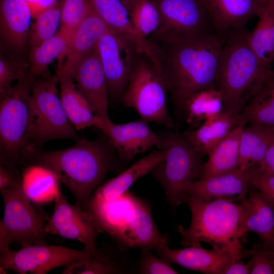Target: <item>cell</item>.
<instances>
[{
    "label": "cell",
    "mask_w": 274,
    "mask_h": 274,
    "mask_svg": "<svg viewBox=\"0 0 274 274\" xmlns=\"http://www.w3.org/2000/svg\"><path fill=\"white\" fill-rule=\"evenodd\" d=\"M236 125L235 116L224 111L182 134L197 153L208 155Z\"/></svg>",
    "instance_id": "cell-28"
},
{
    "label": "cell",
    "mask_w": 274,
    "mask_h": 274,
    "mask_svg": "<svg viewBox=\"0 0 274 274\" xmlns=\"http://www.w3.org/2000/svg\"><path fill=\"white\" fill-rule=\"evenodd\" d=\"M267 82L274 86V61L269 79Z\"/></svg>",
    "instance_id": "cell-48"
},
{
    "label": "cell",
    "mask_w": 274,
    "mask_h": 274,
    "mask_svg": "<svg viewBox=\"0 0 274 274\" xmlns=\"http://www.w3.org/2000/svg\"><path fill=\"white\" fill-rule=\"evenodd\" d=\"M245 28L234 29L225 41L217 74L223 111L235 116L254 94L268 81L264 69L247 40Z\"/></svg>",
    "instance_id": "cell-5"
},
{
    "label": "cell",
    "mask_w": 274,
    "mask_h": 274,
    "mask_svg": "<svg viewBox=\"0 0 274 274\" xmlns=\"http://www.w3.org/2000/svg\"><path fill=\"white\" fill-rule=\"evenodd\" d=\"M253 247L250 274H274L273 251L263 243L255 244Z\"/></svg>",
    "instance_id": "cell-39"
},
{
    "label": "cell",
    "mask_w": 274,
    "mask_h": 274,
    "mask_svg": "<svg viewBox=\"0 0 274 274\" xmlns=\"http://www.w3.org/2000/svg\"><path fill=\"white\" fill-rule=\"evenodd\" d=\"M257 16L256 27L247 31V42L261 66L271 71L274 61V4L261 7Z\"/></svg>",
    "instance_id": "cell-30"
},
{
    "label": "cell",
    "mask_w": 274,
    "mask_h": 274,
    "mask_svg": "<svg viewBox=\"0 0 274 274\" xmlns=\"http://www.w3.org/2000/svg\"><path fill=\"white\" fill-rule=\"evenodd\" d=\"M149 248L141 249L135 271L145 274H177L179 272L171 265V262L161 257H158Z\"/></svg>",
    "instance_id": "cell-38"
},
{
    "label": "cell",
    "mask_w": 274,
    "mask_h": 274,
    "mask_svg": "<svg viewBox=\"0 0 274 274\" xmlns=\"http://www.w3.org/2000/svg\"><path fill=\"white\" fill-rule=\"evenodd\" d=\"M273 253H274V251H273Z\"/></svg>",
    "instance_id": "cell-50"
},
{
    "label": "cell",
    "mask_w": 274,
    "mask_h": 274,
    "mask_svg": "<svg viewBox=\"0 0 274 274\" xmlns=\"http://www.w3.org/2000/svg\"><path fill=\"white\" fill-rule=\"evenodd\" d=\"M155 250L171 263L206 274H223L231 263L242 259L225 250L206 249L200 244L176 250L166 246Z\"/></svg>",
    "instance_id": "cell-18"
},
{
    "label": "cell",
    "mask_w": 274,
    "mask_h": 274,
    "mask_svg": "<svg viewBox=\"0 0 274 274\" xmlns=\"http://www.w3.org/2000/svg\"><path fill=\"white\" fill-rule=\"evenodd\" d=\"M182 203L188 206L192 215L189 227L180 225L176 228L183 247L203 242L241 259L253 254L254 250L245 251L241 244L247 231L244 210L239 203L225 198L202 200L188 195L183 196Z\"/></svg>",
    "instance_id": "cell-3"
},
{
    "label": "cell",
    "mask_w": 274,
    "mask_h": 274,
    "mask_svg": "<svg viewBox=\"0 0 274 274\" xmlns=\"http://www.w3.org/2000/svg\"><path fill=\"white\" fill-rule=\"evenodd\" d=\"M89 1L94 11L113 30L129 39L138 52L149 53V41L141 37L135 29L129 11L121 0Z\"/></svg>",
    "instance_id": "cell-26"
},
{
    "label": "cell",
    "mask_w": 274,
    "mask_h": 274,
    "mask_svg": "<svg viewBox=\"0 0 274 274\" xmlns=\"http://www.w3.org/2000/svg\"><path fill=\"white\" fill-rule=\"evenodd\" d=\"M32 11L27 0H1L0 32L10 48L21 51L28 42Z\"/></svg>",
    "instance_id": "cell-23"
},
{
    "label": "cell",
    "mask_w": 274,
    "mask_h": 274,
    "mask_svg": "<svg viewBox=\"0 0 274 274\" xmlns=\"http://www.w3.org/2000/svg\"><path fill=\"white\" fill-rule=\"evenodd\" d=\"M62 4L55 5L40 12L30 26L28 43L32 49L57 33L61 22Z\"/></svg>",
    "instance_id": "cell-36"
},
{
    "label": "cell",
    "mask_w": 274,
    "mask_h": 274,
    "mask_svg": "<svg viewBox=\"0 0 274 274\" xmlns=\"http://www.w3.org/2000/svg\"><path fill=\"white\" fill-rule=\"evenodd\" d=\"M30 75L24 67L15 61L0 59V93L8 89L15 80L25 79Z\"/></svg>",
    "instance_id": "cell-40"
},
{
    "label": "cell",
    "mask_w": 274,
    "mask_h": 274,
    "mask_svg": "<svg viewBox=\"0 0 274 274\" xmlns=\"http://www.w3.org/2000/svg\"><path fill=\"white\" fill-rule=\"evenodd\" d=\"M90 252L46 243L30 245L1 252L0 267L20 274H45Z\"/></svg>",
    "instance_id": "cell-11"
},
{
    "label": "cell",
    "mask_w": 274,
    "mask_h": 274,
    "mask_svg": "<svg viewBox=\"0 0 274 274\" xmlns=\"http://www.w3.org/2000/svg\"><path fill=\"white\" fill-rule=\"evenodd\" d=\"M120 162L107 138L81 139L65 149H41L28 163H38L51 170L73 194L75 204L86 210L95 189L108 174L119 167Z\"/></svg>",
    "instance_id": "cell-2"
},
{
    "label": "cell",
    "mask_w": 274,
    "mask_h": 274,
    "mask_svg": "<svg viewBox=\"0 0 274 274\" xmlns=\"http://www.w3.org/2000/svg\"><path fill=\"white\" fill-rule=\"evenodd\" d=\"M228 33L204 31L182 37L153 35L150 59L181 112L187 98L201 90L217 88V74Z\"/></svg>",
    "instance_id": "cell-1"
},
{
    "label": "cell",
    "mask_w": 274,
    "mask_h": 274,
    "mask_svg": "<svg viewBox=\"0 0 274 274\" xmlns=\"http://www.w3.org/2000/svg\"><path fill=\"white\" fill-rule=\"evenodd\" d=\"M256 1L261 8L268 4H274V0H256Z\"/></svg>",
    "instance_id": "cell-47"
},
{
    "label": "cell",
    "mask_w": 274,
    "mask_h": 274,
    "mask_svg": "<svg viewBox=\"0 0 274 274\" xmlns=\"http://www.w3.org/2000/svg\"><path fill=\"white\" fill-rule=\"evenodd\" d=\"M111 30L91 6L86 16L73 32L63 63L58 66L57 70L72 76L80 61Z\"/></svg>",
    "instance_id": "cell-20"
},
{
    "label": "cell",
    "mask_w": 274,
    "mask_h": 274,
    "mask_svg": "<svg viewBox=\"0 0 274 274\" xmlns=\"http://www.w3.org/2000/svg\"><path fill=\"white\" fill-rule=\"evenodd\" d=\"M152 1L161 18L159 29L153 35L182 37L208 31L211 23L200 0Z\"/></svg>",
    "instance_id": "cell-14"
},
{
    "label": "cell",
    "mask_w": 274,
    "mask_h": 274,
    "mask_svg": "<svg viewBox=\"0 0 274 274\" xmlns=\"http://www.w3.org/2000/svg\"><path fill=\"white\" fill-rule=\"evenodd\" d=\"M31 8L32 16L36 17L43 10L55 5V0H27Z\"/></svg>",
    "instance_id": "cell-45"
},
{
    "label": "cell",
    "mask_w": 274,
    "mask_h": 274,
    "mask_svg": "<svg viewBox=\"0 0 274 274\" xmlns=\"http://www.w3.org/2000/svg\"><path fill=\"white\" fill-rule=\"evenodd\" d=\"M211 25L218 33H228L245 28L250 19L257 14L261 7L256 0H200Z\"/></svg>",
    "instance_id": "cell-21"
},
{
    "label": "cell",
    "mask_w": 274,
    "mask_h": 274,
    "mask_svg": "<svg viewBox=\"0 0 274 274\" xmlns=\"http://www.w3.org/2000/svg\"><path fill=\"white\" fill-rule=\"evenodd\" d=\"M30 85L32 125L30 139L38 151L50 140L65 139L77 142L82 138L69 120L57 88V74L47 71Z\"/></svg>",
    "instance_id": "cell-7"
},
{
    "label": "cell",
    "mask_w": 274,
    "mask_h": 274,
    "mask_svg": "<svg viewBox=\"0 0 274 274\" xmlns=\"http://www.w3.org/2000/svg\"><path fill=\"white\" fill-rule=\"evenodd\" d=\"M22 188L29 199L38 205L54 201L60 189V181L51 170L41 164L30 163L21 169Z\"/></svg>",
    "instance_id": "cell-27"
},
{
    "label": "cell",
    "mask_w": 274,
    "mask_h": 274,
    "mask_svg": "<svg viewBox=\"0 0 274 274\" xmlns=\"http://www.w3.org/2000/svg\"><path fill=\"white\" fill-rule=\"evenodd\" d=\"M60 87V97L66 114L75 128L80 130L93 126L102 130L108 123L93 111L78 90L73 77L57 70Z\"/></svg>",
    "instance_id": "cell-24"
},
{
    "label": "cell",
    "mask_w": 274,
    "mask_h": 274,
    "mask_svg": "<svg viewBox=\"0 0 274 274\" xmlns=\"http://www.w3.org/2000/svg\"><path fill=\"white\" fill-rule=\"evenodd\" d=\"M72 36V33L60 28L53 37L31 49L29 72L32 78L40 77L55 59H58V66L63 64Z\"/></svg>",
    "instance_id": "cell-33"
},
{
    "label": "cell",
    "mask_w": 274,
    "mask_h": 274,
    "mask_svg": "<svg viewBox=\"0 0 274 274\" xmlns=\"http://www.w3.org/2000/svg\"><path fill=\"white\" fill-rule=\"evenodd\" d=\"M165 154L164 150L154 151L134 163L115 177L99 185L92 195L87 207L111 201L119 197L128 190L136 180L150 173L163 158Z\"/></svg>",
    "instance_id": "cell-22"
},
{
    "label": "cell",
    "mask_w": 274,
    "mask_h": 274,
    "mask_svg": "<svg viewBox=\"0 0 274 274\" xmlns=\"http://www.w3.org/2000/svg\"><path fill=\"white\" fill-rule=\"evenodd\" d=\"M0 191L4 204L0 222L6 230L9 244L16 243L23 247L46 243V225L49 218L47 213L31 203L21 184Z\"/></svg>",
    "instance_id": "cell-10"
},
{
    "label": "cell",
    "mask_w": 274,
    "mask_h": 274,
    "mask_svg": "<svg viewBox=\"0 0 274 274\" xmlns=\"http://www.w3.org/2000/svg\"><path fill=\"white\" fill-rule=\"evenodd\" d=\"M33 80L28 77L19 81L0 93V164L20 169L38 151L30 139V85Z\"/></svg>",
    "instance_id": "cell-6"
},
{
    "label": "cell",
    "mask_w": 274,
    "mask_h": 274,
    "mask_svg": "<svg viewBox=\"0 0 274 274\" xmlns=\"http://www.w3.org/2000/svg\"><path fill=\"white\" fill-rule=\"evenodd\" d=\"M20 184L21 170L19 168L0 164V190Z\"/></svg>",
    "instance_id": "cell-42"
},
{
    "label": "cell",
    "mask_w": 274,
    "mask_h": 274,
    "mask_svg": "<svg viewBox=\"0 0 274 274\" xmlns=\"http://www.w3.org/2000/svg\"><path fill=\"white\" fill-rule=\"evenodd\" d=\"M79 92L94 112L108 123V90L96 46L78 63L72 75Z\"/></svg>",
    "instance_id": "cell-16"
},
{
    "label": "cell",
    "mask_w": 274,
    "mask_h": 274,
    "mask_svg": "<svg viewBox=\"0 0 274 274\" xmlns=\"http://www.w3.org/2000/svg\"><path fill=\"white\" fill-rule=\"evenodd\" d=\"M235 122L274 129V86L267 82L260 87L235 116Z\"/></svg>",
    "instance_id": "cell-31"
},
{
    "label": "cell",
    "mask_w": 274,
    "mask_h": 274,
    "mask_svg": "<svg viewBox=\"0 0 274 274\" xmlns=\"http://www.w3.org/2000/svg\"><path fill=\"white\" fill-rule=\"evenodd\" d=\"M53 213L46 225L48 234L76 239L92 251L97 247V238L102 231L92 215L76 204H71L61 189L54 199Z\"/></svg>",
    "instance_id": "cell-13"
},
{
    "label": "cell",
    "mask_w": 274,
    "mask_h": 274,
    "mask_svg": "<svg viewBox=\"0 0 274 274\" xmlns=\"http://www.w3.org/2000/svg\"><path fill=\"white\" fill-rule=\"evenodd\" d=\"M115 150L121 162L127 163L135 156L160 146L158 133L140 120L117 124L112 121L101 130Z\"/></svg>",
    "instance_id": "cell-15"
},
{
    "label": "cell",
    "mask_w": 274,
    "mask_h": 274,
    "mask_svg": "<svg viewBox=\"0 0 274 274\" xmlns=\"http://www.w3.org/2000/svg\"><path fill=\"white\" fill-rule=\"evenodd\" d=\"M252 269L251 260L245 263L242 259L234 261L225 270L223 274H250Z\"/></svg>",
    "instance_id": "cell-44"
},
{
    "label": "cell",
    "mask_w": 274,
    "mask_h": 274,
    "mask_svg": "<svg viewBox=\"0 0 274 274\" xmlns=\"http://www.w3.org/2000/svg\"><path fill=\"white\" fill-rule=\"evenodd\" d=\"M273 251H274V237H273V241H272V245H271V248H270Z\"/></svg>",
    "instance_id": "cell-49"
},
{
    "label": "cell",
    "mask_w": 274,
    "mask_h": 274,
    "mask_svg": "<svg viewBox=\"0 0 274 274\" xmlns=\"http://www.w3.org/2000/svg\"><path fill=\"white\" fill-rule=\"evenodd\" d=\"M150 204L129 190L111 201L89 206L102 232L123 250L156 249L168 246V236L161 233L154 221Z\"/></svg>",
    "instance_id": "cell-4"
},
{
    "label": "cell",
    "mask_w": 274,
    "mask_h": 274,
    "mask_svg": "<svg viewBox=\"0 0 274 274\" xmlns=\"http://www.w3.org/2000/svg\"><path fill=\"white\" fill-rule=\"evenodd\" d=\"M239 203L244 210L247 231L257 233L270 249L274 237V204L251 185Z\"/></svg>",
    "instance_id": "cell-25"
},
{
    "label": "cell",
    "mask_w": 274,
    "mask_h": 274,
    "mask_svg": "<svg viewBox=\"0 0 274 274\" xmlns=\"http://www.w3.org/2000/svg\"><path fill=\"white\" fill-rule=\"evenodd\" d=\"M91 6L89 0H64L60 28L73 34L87 15Z\"/></svg>",
    "instance_id": "cell-37"
},
{
    "label": "cell",
    "mask_w": 274,
    "mask_h": 274,
    "mask_svg": "<svg viewBox=\"0 0 274 274\" xmlns=\"http://www.w3.org/2000/svg\"><path fill=\"white\" fill-rule=\"evenodd\" d=\"M256 166L195 180L185 187L183 197L188 195L202 200L225 198L240 201L246 197L251 186V179Z\"/></svg>",
    "instance_id": "cell-17"
},
{
    "label": "cell",
    "mask_w": 274,
    "mask_h": 274,
    "mask_svg": "<svg viewBox=\"0 0 274 274\" xmlns=\"http://www.w3.org/2000/svg\"><path fill=\"white\" fill-rule=\"evenodd\" d=\"M223 111L220 93L218 89L212 88L190 95L186 100L181 112L185 115L187 123L196 128Z\"/></svg>",
    "instance_id": "cell-34"
},
{
    "label": "cell",
    "mask_w": 274,
    "mask_h": 274,
    "mask_svg": "<svg viewBox=\"0 0 274 274\" xmlns=\"http://www.w3.org/2000/svg\"><path fill=\"white\" fill-rule=\"evenodd\" d=\"M167 90L158 68L144 53L137 52L121 100L134 109L141 119L170 128L173 125L167 106Z\"/></svg>",
    "instance_id": "cell-8"
},
{
    "label": "cell",
    "mask_w": 274,
    "mask_h": 274,
    "mask_svg": "<svg viewBox=\"0 0 274 274\" xmlns=\"http://www.w3.org/2000/svg\"><path fill=\"white\" fill-rule=\"evenodd\" d=\"M244 126H235L211 151L198 179L214 177L238 168L240 137Z\"/></svg>",
    "instance_id": "cell-29"
},
{
    "label": "cell",
    "mask_w": 274,
    "mask_h": 274,
    "mask_svg": "<svg viewBox=\"0 0 274 274\" xmlns=\"http://www.w3.org/2000/svg\"><path fill=\"white\" fill-rule=\"evenodd\" d=\"M273 131L256 125L243 127L239 142L238 169L245 170L262 164Z\"/></svg>",
    "instance_id": "cell-32"
},
{
    "label": "cell",
    "mask_w": 274,
    "mask_h": 274,
    "mask_svg": "<svg viewBox=\"0 0 274 274\" xmlns=\"http://www.w3.org/2000/svg\"><path fill=\"white\" fill-rule=\"evenodd\" d=\"M96 48L109 95L115 99H121L131 74L136 48L124 36L113 30L101 38Z\"/></svg>",
    "instance_id": "cell-12"
},
{
    "label": "cell",
    "mask_w": 274,
    "mask_h": 274,
    "mask_svg": "<svg viewBox=\"0 0 274 274\" xmlns=\"http://www.w3.org/2000/svg\"><path fill=\"white\" fill-rule=\"evenodd\" d=\"M129 15L135 29L144 38L148 39L159 29L160 14L152 0H136Z\"/></svg>",
    "instance_id": "cell-35"
},
{
    "label": "cell",
    "mask_w": 274,
    "mask_h": 274,
    "mask_svg": "<svg viewBox=\"0 0 274 274\" xmlns=\"http://www.w3.org/2000/svg\"><path fill=\"white\" fill-rule=\"evenodd\" d=\"M123 4L125 5L127 10L129 11H130L132 7L134 5L136 0H121Z\"/></svg>",
    "instance_id": "cell-46"
},
{
    "label": "cell",
    "mask_w": 274,
    "mask_h": 274,
    "mask_svg": "<svg viewBox=\"0 0 274 274\" xmlns=\"http://www.w3.org/2000/svg\"><path fill=\"white\" fill-rule=\"evenodd\" d=\"M259 167L265 172L274 174V131L269 143L264 159Z\"/></svg>",
    "instance_id": "cell-43"
},
{
    "label": "cell",
    "mask_w": 274,
    "mask_h": 274,
    "mask_svg": "<svg viewBox=\"0 0 274 274\" xmlns=\"http://www.w3.org/2000/svg\"><path fill=\"white\" fill-rule=\"evenodd\" d=\"M158 134L159 149L164 150L165 154L150 173L162 186L167 202L175 209L182 203L185 187L198 178L204 162L182 133L165 130Z\"/></svg>",
    "instance_id": "cell-9"
},
{
    "label": "cell",
    "mask_w": 274,
    "mask_h": 274,
    "mask_svg": "<svg viewBox=\"0 0 274 274\" xmlns=\"http://www.w3.org/2000/svg\"><path fill=\"white\" fill-rule=\"evenodd\" d=\"M251 185L274 204V174L265 172L256 165L252 175Z\"/></svg>",
    "instance_id": "cell-41"
},
{
    "label": "cell",
    "mask_w": 274,
    "mask_h": 274,
    "mask_svg": "<svg viewBox=\"0 0 274 274\" xmlns=\"http://www.w3.org/2000/svg\"><path fill=\"white\" fill-rule=\"evenodd\" d=\"M117 246L103 244L85 256L64 265L63 274L128 273L131 271L128 256Z\"/></svg>",
    "instance_id": "cell-19"
}]
</instances>
